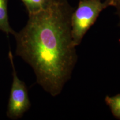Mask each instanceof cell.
Returning <instances> with one entry per match:
<instances>
[{"mask_svg":"<svg viewBox=\"0 0 120 120\" xmlns=\"http://www.w3.org/2000/svg\"><path fill=\"white\" fill-rule=\"evenodd\" d=\"M105 102L113 116L120 120V94L112 97L107 96L105 98Z\"/></svg>","mask_w":120,"mask_h":120,"instance_id":"cell-6","label":"cell"},{"mask_svg":"<svg viewBox=\"0 0 120 120\" xmlns=\"http://www.w3.org/2000/svg\"><path fill=\"white\" fill-rule=\"evenodd\" d=\"M112 6V0H79L71 16V36L75 47L80 44L88 30L96 21L100 13Z\"/></svg>","mask_w":120,"mask_h":120,"instance_id":"cell-2","label":"cell"},{"mask_svg":"<svg viewBox=\"0 0 120 120\" xmlns=\"http://www.w3.org/2000/svg\"><path fill=\"white\" fill-rule=\"evenodd\" d=\"M25 4L28 14L38 12L47 6L49 0H21Z\"/></svg>","mask_w":120,"mask_h":120,"instance_id":"cell-5","label":"cell"},{"mask_svg":"<svg viewBox=\"0 0 120 120\" xmlns=\"http://www.w3.org/2000/svg\"><path fill=\"white\" fill-rule=\"evenodd\" d=\"M8 0H0V30L6 34L14 35L16 32L10 26L8 15Z\"/></svg>","mask_w":120,"mask_h":120,"instance_id":"cell-4","label":"cell"},{"mask_svg":"<svg viewBox=\"0 0 120 120\" xmlns=\"http://www.w3.org/2000/svg\"><path fill=\"white\" fill-rule=\"evenodd\" d=\"M8 58L12 68V83L9 97L7 116L12 120L21 118L31 107L28 90L23 81L17 76L15 69L13 56L11 51L8 52Z\"/></svg>","mask_w":120,"mask_h":120,"instance_id":"cell-3","label":"cell"},{"mask_svg":"<svg viewBox=\"0 0 120 120\" xmlns=\"http://www.w3.org/2000/svg\"><path fill=\"white\" fill-rule=\"evenodd\" d=\"M112 6L115 7L116 9V14L118 15L119 17V23H118V26L120 27V0H112Z\"/></svg>","mask_w":120,"mask_h":120,"instance_id":"cell-7","label":"cell"},{"mask_svg":"<svg viewBox=\"0 0 120 120\" xmlns=\"http://www.w3.org/2000/svg\"><path fill=\"white\" fill-rule=\"evenodd\" d=\"M74 10L68 0H49L43 10L28 14L26 26L13 35L17 56L32 67L37 83L52 96L61 92L77 62L71 36Z\"/></svg>","mask_w":120,"mask_h":120,"instance_id":"cell-1","label":"cell"}]
</instances>
